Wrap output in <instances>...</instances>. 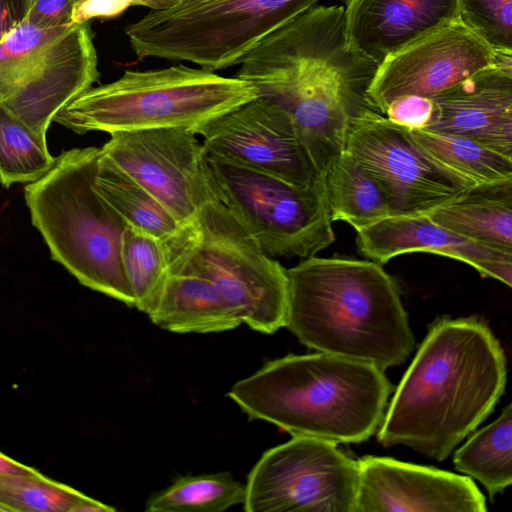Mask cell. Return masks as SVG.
Returning <instances> with one entry per match:
<instances>
[{"label": "cell", "instance_id": "obj_35", "mask_svg": "<svg viewBox=\"0 0 512 512\" xmlns=\"http://www.w3.org/2000/svg\"><path fill=\"white\" fill-rule=\"evenodd\" d=\"M38 472L33 467L22 464L0 451V476L31 475Z\"/></svg>", "mask_w": 512, "mask_h": 512}, {"label": "cell", "instance_id": "obj_34", "mask_svg": "<svg viewBox=\"0 0 512 512\" xmlns=\"http://www.w3.org/2000/svg\"><path fill=\"white\" fill-rule=\"evenodd\" d=\"M27 10L23 0H0V43L23 22Z\"/></svg>", "mask_w": 512, "mask_h": 512}, {"label": "cell", "instance_id": "obj_2", "mask_svg": "<svg viewBox=\"0 0 512 512\" xmlns=\"http://www.w3.org/2000/svg\"><path fill=\"white\" fill-rule=\"evenodd\" d=\"M506 379L504 350L485 320L439 317L386 408L378 441L443 461L493 412Z\"/></svg>", "mask_w": 512, "mask_h": 512}, {"label": "cell", "instance_id": "obj_28", "mask_svg": "<svg viewBox=\"0 0 512 512\" xmlns=\"http://www.w3.org/2000/svg\"><path fill=\"white\" fill-rule=\"evenodd\" d=\"M43 136L0 105V184L32 183L55 164Z\"/></svg>", "mask_w": 512, "mask_h": 512}, {"label": "cell", "instance_id": "obj_19", "mask_svg": "<svg viewBox=\"0 0 512 512\" xmlns=\"http://www.w3.org/2000/svg\"><path fill=\"white\" fill-rule=\"evenodd\" d=\"M343 8L349 46L378 64L459 18L458 0H346Z\"/></svg>", "mask_w": 512, "mask_h": 512}, {"label": "cell", "instance_id": "obj_24", "mask_svg": "<svg viewBox=\"0 0 512 512\" xmlns=\"http://www.w3.org/2000/svg\"><path fill=\"white\" fill-rule=\"evenodd\" d=\"M454 467L478 480L493 501L512 482V406L474 433L455 453Z\"/></svg>", "mask_w": 512, "mask_h": 512}, {"label": "cell", "instance_id": "obj_15", "mask_svg": "<svg viewBox=\"0 0 512 512\" xmlns=\"http://www.w3.org/2000/svg\"><path fill=\"white\" fill-rule=\"evenodd\" d=\"M207 153L306 186L318 175L289 117L257 97L193 129Z\"/></svg>", "mask_w": 512, "mask_h": 512}, {"label": "cell", "instance_id": "obj_22", "mask_svg": "<svg viewBox=\"0 0 512 512\" xmlns=\"http://www.w3.org/2000/svg\"><path fill=\"white\" fill-rule=\"evenodd\" d=\"M323 177L332 222H347L358 231L390 215L380 183L345 150Z\"/></svg>", "mask_w": 512, "mask_h": 512}, {"label": "cell", "instance_id": "obj_31", "mask_svg": "<svg viewBox=\"0 0 512 512\" xmlns=\"http://www.w3.org/2000/svg\"><path fill=\"white\" fill-rule=\"evenodd\" d=\"M174 2L175 0H79L73 9L72 24L88 23L93 18L119 16L133 6L163 9Z\"/></svg>", "mask_w": 512, "mask_h": 512}, {"label": "cell", "instance_id": "obj_27", "mask_svg": "<svg viewBox=\"0 0 512 512\" xmlns=\"http://www.w3.org/2000/svg\"><path fill=\"white\" fill-rule=\"evenodd\" d=\"M0 504L7 512H113L115 508L41 472L0 476Z\"/></svg>", "mask_w": 512, "mask_h": 512}, {"label": "cell", "instance_id": "obj_16", "mask_svg": "<svg viewBox=\"0 0 512 512\" xmlns=\"http://www.w3.org/2000/svg\"><path fill=\"white\" fill-rule=\"evenodd\" d=\"M355 512H484L486 501L469 476L434 467L365 456L358 460Z\"/></svg>", "mask_w": 512, "mask_h": 512}, {"label": "cell", "instance_id": "obj_7", "mask_svg": "<svg viewBox=\"0 0 512 512\" xmlns=\"http://www.w3.org/2000/svg\"><path fill=\"white\" fill-rule=\"evenodd\" d=\"M320 0H175L124 31L139 59L187 61L217 71L239 64L269 34Z\"/></svg>", "mask_w": 512, "mask_h": 512}, {"label": "cell", "instance_id": "obj_26", "mask_svg": "<svg viewBox=\"0 0 512 512\" xmlns=\"http://www.w3.org/2000/svg\"><path fill=\"white\" fill-rule=\"evenodd\" d=\"M245 484L229 472L178 477L170 486L152 494L147 512H222L245 501Z\"/></svg>", "mask_w": 512, "mask_h": 512}, {"label": "cell", "instance_id": "obj_20", "mask_svg": "<svg viewBox=\"0 0 512 512\" xmlns=\"http://www.w3.org/2000/svg\"><path fill=\"white\" fill-rule=\"evenodd\" d=\"M152 323L174 333H217L242 322L230 303L207 278L169 272L146 312Z\"/></svg>", "mask_w": 512, "mask_h": 512}, {"label": "cell", "instance_id": "obj_9", "mask_svg": "<svg viewBox=\"0 0 512 512\" xmlns=\"http://www.w3.org/2000/svg\"><path fill=\"white\" fill-rule=\"evenodd\" d=\"M204 163L216 200L267 255L305 259L334 242L323 176L300 186L207 152Z\"/></svg>", "mask_w": 512, "mask_h": 512}, {"label": "cell", "instance_id": "obj_25", "mask_svg": "<svg viewBox=\"0 0 512 512\" xmlns=\"http://www.w3.org/2000/svg\"><path fill=\"white\" fill-rule=\"evenodd\" d=\"M408 130L429 155L474 184L512 179V158L470 138L426 128Z\"/></svg>", "mask_w": 512, "mask_h": 512}, {"label": "cell", "instance_id": "obj_32", "mask_svg": "<svg viewBox=\"0 0 512 512\" xmlns=\"http://www.w3.org/2000/svg\"><path fill=\"white\" fill-rule=\"evenodd\" d=\"M79 0H31L23 22L40 29L71 26Z\"/></svg>", "mask_w": 512, "mask_h": 512}, {"label": "cell", "instance_id": "obj_37", "mask_svg": "<svg viewBox=\"0 0 512 512\" xmlns=\"http://www.w3.org/2000/svg\"><path fill=\"white\" fill-rule=\"evenodd\" d=\"M23 1H24V3H25V4L28 6V8H29V5H30L31 0H23Z\"/></svg>", "mask_w": 512, "mask_h": 512}, {"label": "cell", "instance_id": "obj_12", "mask_svg": "<svg viewBox=\"0 0 512 512\" xmlns=\"http://www.w3.org/2000/svg\"><path fill=\"white\" fill-rule=\"evenodd\" d=\"M344 150L380 183L390 215L428 214L475 185L429 155L408 128L377 110L354 120Z\"/></svg>", "mask_w": 512, "mask_h": 512}, {"label": "cell", "instance_id": "obj_30", "mask_svg": "<svg viewBox=\"0 0 512 512\" xmlns=\"http://www.w3.org/2000/svg\"><path fill=\"white\" fill-rule=\"evenodd\" d=\"M459 18L496 53L512 55V0H458Z\"/></svg>", "mask_w": 512, "mask_h": 512}, {"label": "cell", "instance_id": "obj_3", "mask_svg": "<svg viewBox=\"0 0 512 512\" xmlns=\"http://www.w3.org/2000/svg\"><path fill=\"white\" fill-rule=\"evenodd\" d=\"M286 274L284 327L306 347L382 370L414 350L399 286L382 264L311 256Z\"/></svg>", "mask_w": 512, "mask_h": 512}, {"label": "cell", "instance_id": "obj_6", "mask_svg": "<svg viewBox=\"0 0 512 512\" xmlns=\"http://www.w3.org/2000/svg\"><path fill=\"white\" fill-rule=\"evenodd\" d=\"M257 97L247 81L200 67L126 70L118 79L82 93L54 121L77 134L195 129Z\"/></svg>", "mask_w": 512, "mask_h": 512}, {"label": "cell", "instance_id": "obj_10", "mask_svg": "<svg viewBox=\"0 0 512 512\" xmlns=\"http://www.w3.org/2000/svg\"><path fill=\"white\" fill-rule=\"evenodd\" d=\"M97 65L88 23L22 22L0 43V105L46 136L56 114L98 80Z\"/></svg>", "mask_w": 512, "mask_h": 512}, {"label": "cell", "instance_id": "obj_5", "mask_svg": "<svg viewBox=\"0 0 512 512\" xmlns=\"http://www.w3.org/2000/svg\"><path fill=\"white\" fill-rule=\"evenodd\" d=\"M100 148H72L40 179L26 184L33 226L52 260L80 284L134 307L121 248L128 226L94 185Z\"/></svg>", "mask_w": 512, "mask_h": 512}, {"label": "cell", "instance_id": "obj_29", "mask_svg": "<svg viewBox=\"0 0 512 512\" xmlns=\"http://www.w3.org/2000/svg\"><path fill=\"white\" fill-rule=\"evenodd\" d=\"M121 258L134 307L146 314L169 270L166 242L128 225L122 239Z\"/></svg>", "mask_w": 512, "mask_h": 512}, {"label": "cell", "instance_id": "obj_1", "mask_svg": "<svg viewBox=\"0 0 512 512\" xmlns=\"http://www.w3.org/2000/svg\"><path fill=\"white\" fill-rule=\"evenodd\" d=\"M235 77L291 120L318 175L345 149L378 63L347 42L344 8L316 5L250 50Z\"/></svg>", "mask_w": 512, "mask_h": 512}, {"label": "cell", "instance_id": "obj_8", "mask_svg": "<svg viewBox=\"0 0 512 512\" xmlns=\"http://www.w3.org/2000/svg\"><path fill=\"white\" fill-rule=\"evenodd\" d=\"M169 272L209 279L251 329L273 334L285 326L286 269L216 199L166 241Z\"/></svg>", "mask_w": 512, "mask_h": 512}, {"label": "cell", "instance_id": "obj_23", "mask_svg": "<svg viewBox=\"0 0 512 512\" xmlns=\"http://www.w3.org/2000/svg\"><path fill=\"white\" fill-rule=\"evenodd\" d=\"M94 185L129 226L165 242L183 227L150 192L102 155L101 151Z\"/></svg>", "mask_w": 512, "mask_h": 512}, {"label": "cell", "instance_id": "obj_18", "mask_svg": "<svg viewBox=\"0 0 512 512\" xmlns=\"http://www.w3.org/2000/svg\"><path fill=\"white\" fill-rule=\"evenodd\" d=\"M356 243L364 257L380 264L407 253L438 254L466 263L484 277L512 284V253L464 238L426 214L389 215L358 230Z\"/></svg>", "mask_w": 512, "mask_h": 512}, {"label": "cell", "instance_id": "obj_4", "mask_svg": "<svg viewBox=\"0 0 512 512\" xmlns=\"http://www.w3.org/2000/svg\"><path fill=\"white\" fill-rule=\"evenodd\" d=\"M392 389L373 364L316 352L268 361L227 395L251 420L338 444L377 433Z\"/></svg>", "mask_w": 512, "mask_h": 512}, {"label": "cell", "instance_id": "obj_36", "mask_svg": "<svg viewBox=\"0 0 512 512\" xmlns=\"http://www.w3.org/2000/svg\"><path fill=\"white\" fill-rule=\"evenodd\" d=\"M0 512H7L6 508L0 504Z\"/></svg>", "mask_w": 512, "mask_h": 512}, {"label": "cell", "instance_id": "obj_33", "mask_svg": "<svg viewBox=\"0 0 512 512\" xmlns=\"http://www.w3.org/2000/svg\"><path fill=\"white\" fill-rule=\"evenodd\" d=\"M433 109L431 98L404 96L392 101L384 116L408 129L427 128L433 115Z\"/></svg>", "mask_w": 512, "mask_h": 512}, {"label": "cell", "instance_id": "obj_21", "mask_svg": "<svg viewBox=\"0 0 512 512\" xmlns=\"http://www.w3.org/2000/svg\"><path fill=\"white\" fill-rule=\"evenodd\" d=\"M426 215L464 238L512 253V179L475 184Z\"/></svg>", "mask_w": 512, "mask_h": 512}, {"label": "cell", "instance_id": "obj_17", "mask_svg": "<svg viewBox=\"0 0 512 512\" xmlns=\"http://www.w3.org/2000/svg\"><path fill=\"white\" fill-rule=\"evenodd\" d=\"M426 129L470 138L512 158V55L431 97Z\"/></svg>", "mask_w": 512, "mask_h": 512}, {"label": "cell", "instance_id": "obj_13", "mask_svg": "<svg viewBox=\"0 0 512 512\" xmlns=\"http://www.w3.org/2000/svg\"><path fill=\"white\" fill-rule=\"evenodd\" d=\"M101 154L150 192L181 225L216 199L205 170L206 150L191 128L172 127L110 134Z\"/></svg>", "mask_w": 512, "mask_h": 512}, {"label": "cell", "instance_id": "obj_11", "mask_svg": "<svg viewBox=\"0 0 512 512\" xmlns=\"http://www.w3.org/2000/svg\"><path fill=\"white\" fill-rule=\"evenodd\" d=\"M359 464L331 441L293 436L265 451L245 484L246 512H355Z\"/></svg>", "mask_w": 512, "mask_h": 512}, {"label": "cell", "instance_id": "obj_14", "mask_svg": "<svg viewBox=\"0 0 512 512\" xmlns=\"http://www.w3.org/2000/svg\"><path fill=\"white\" fill-rule=\"evenodd\" d=\"M496 53L460 18L389 54L378 64L367 95L384 115L404 96L431 98L497 61Z\"/></svg>", "mask_w": 512, "mask_h": 512}]
</instances>
